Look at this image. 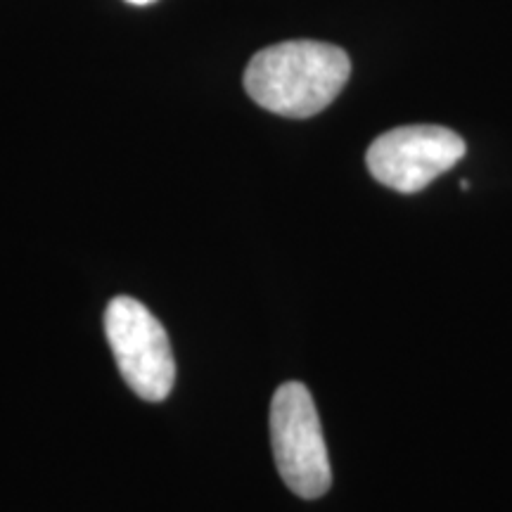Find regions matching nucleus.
Here are the masks:
<instances>
[{
  "label": "nucleus",
  "mask_w": 512,
  "mask_h": 512,
  "mask_svg": "<svg viewBox=\"0 0 512 512\" xmlns=\"http://www.w3.org/2000/svg\"><path fill=\"white\" fill-rule=\"evenodd\" d=\"M351 74L339 46L287 41L264 48L245 69V91L264 110L290 119H309L332 105Z\"/></svg>",
  "instance_id": "f257e3e1"
},
{
  "label": "nucleus",
  "mask_w": 512,
  "mask_h": 512,
  "mask_svg": "<svg viewBox=\"0 0 512 512\" xmlns=\"http://www.w3.org/2000/svg\"><path fill=\"white\" fill-rule=\"evenodd\" d=\"M271 444L287 489L306 501L328 494L332 470L316 403L302 382L280 384L271 403Z\"/></svg>",
  "instance_id": "f03ea898"
},
{
  "label": "nucleus",
  "mask_w": 512,
  "mask_h": 512,
  "mask_svg": "<svg viewBox=\"0 0 512 512\" xmlns=\"http://www.w3.org/2000/svg\"><path fill=\"white\" fill-rule=\"evenodd\" d=\"M105 335L128 387L145 401H164L176 382V361L162 323L138 299L117 297L105 311Z\"/></svg>",
  "instance_id": "7ed1b4c3"
},
{
  "label": "nucleus",
  "mask_w": 512,
  "mask_h": 512,
  "mask_svg": "<svg viewBox=\"0 0 512 512\" xmlns=\"http://www.w3.org/2000/svg\"><path fill=\"white\" fill-rule=\"evenodd\" d=\"M465 157V140L444 126H401L368 147L366 164L375 181L403 195L427 188Z\"/></svg>",
  "instance_id": "20e7f679"
},
{
  "label": "nucleus",
  "mask_w": 512,
  "mask_h": 512,
  "mask_svg": "<svg viewBox=\"0 0 512 512\" xmlns=\"http://www.w3.org/2000/svg\"><path fill=\"white\" fill-rule=\"evenodd\" d=\"M126 3H133V5H147V3H152V0H126Z\"/></svg>",
  "instance_id": "39448f33"
}]
</instances>
